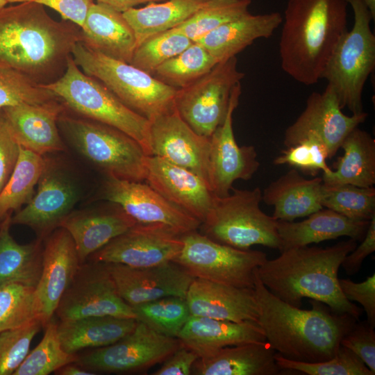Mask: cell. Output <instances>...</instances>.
Here are the masks:
<instances>
[{
  "label": "cell",
  "mask_w": 375,
  "mask_h": 375,
  "mask_svg": "<svg viewBox=\"0 0 375 375\" xmlns=\"http://www.w3.org/2000/svg\"><path fill=\"white\" fill-rule=\"evenodd\" d=\"M81 30L71 22H58L35 1L0 10V66L17 70L40 84L64 72Z\"/></svg>",
  "instance_id": "obj_1"
},
{
  "label": "cell",
  "mask_w": 375,
  "mask_h": 375,
  "mask_svg": "<svg viewBox=\"0 0 375 375\" xmlns=\"http://www.w3.org/2000/svg\"><path fill=\"white\" fill-rule=\"evenodd\" d=\"M254 272V293L258 306V324L266 340L282 356L301 362H317L333 358L342 338L358 320L333 312L320 301L311 300L310 310L294 307L274 296Z\"/></svg>",
  "instance_id": "obj_2"
},
{
  "label": "cell",
  "mask_w": 375,
  "mask_h": 375,
  "mask_svg": "<svg viewBox=\"0 0 375 375\" xmlns=\"http://www.w3.org/2000/svg\"><path fill=\"white\" fill-rule=\"evenodd\" d=\"M357 246L350 238L326 247H299L283 251L258 267L263 285L276 297L301 308L304 297L320 301L334 312L358 319L361 310L343 294L338 272L345 256Z\"/></svg>",
  "instance_id": "obj_3"
},
{
  "label": "cell",
  "mask_w": 375,
  "mask_h": 375,
  "mask_svg": "<svg viewBox=\"0 0 375 375\" xmlns=\"http://www.w3.org/2000/svg\"><path fill=\"white\" fill-rule=\"evenodd\" d=\"M346 0H288L279 42L281 68L310 85L321 79L334 48L347 29Z\"/></svg>",
  "instance_id": "obj_4"
},
{
  "label": "cell",
  "mask_w": 375,
  "mask_h": 375,
  "mask_svg": "<svg viewBox=\"0 0 375 375\" xmlns=\"http://www.w3.org/2000/svg\"><path fill=\"white\" fill-rule=\"evenodd\" d=\"M43 86L53 92L65 108L124 132L151 156L150 121L126 106L97 78L83 72L72 55L63 74Z\"/></svg>",
  "instance_id": "obj_5"
},
{
  "label": "cell",
  "mask_w": 375,
  "mask_h": 375,
  "mask_svg": "<svg viewBox=\"0 0 375 375\" xmlns=\"http://www.w3.org/2000/svg\"><path fill=\"white\" fill-rule=\"evenodd\" d=\"M76 64L103 83L122 103L149 121L174 107L177 89L133 65L106 56L82 42L72 51Z\"/></svg>",
  "instance_id": "obj_6"
},
{
  "label": "cell",
  "mask_w": 375,
  "mask_h": 375,
  "mask_svg": "<svg viewBox=\"0 0 375 375\" xmlns=\"http://www.w3.org/2000/svg\"><path fill=\"white\" fill-rule=\"evenodd\" d=\"M353 12V24L334 48L322 74L337 94L342 109L363 112L362 92L375 67L374 20L363 0H346Z\"/></svg>",
  "instance_id": "obj_7"
},
{
  "label": "cell",
  "mask_w": 375,
  "mask_h": 375,
  "mask_svg": "<svg viewBox=\"0 0 375 375\" xmlns=\"http://www.w3.org/2000/svg\"><path fill=\"white\" fill-rule=\"evenodd\" d=\"M58 124L76 150L107 176L144 181L147 153L124 132L83 117L60 114Z\"/></svg>",
  "instance_id": "obj_8"
},
{
  "label": "cell",
  "mask_w": 375,
  "mask_h": 375,
  "mask_svg": "<svg viewBox=\"0 0 375 375\" xmlns=\"http://www.w3.org/2000/svg\"><path fill=\"white\" fill-rule=\"evenodd\" d=\"M233 193L215 196L212 206L201 223V233L210 239L239 249L262 245L279 249L277 220L260 208L262 192L232 188Z\"/></svg>",
  "instance_id": "obj_9"
},
{
  "label": "cell",
  "mask_w": 375,
  "mask_h": 375,
  "mask_svg": "<svg viewBox=\"0 0 375 375\" xmlns=\"http://www.w3.org/2000/svg\"><path fill=\"white\" fill-rule=\"evenodd\" d=\"M181 238L183 248L174 262L193 278L253 288L255 270L267 260L262 251L220 244L197 231Z\"/></svg>",
  "instance_id": "obj_10"
},
{
  "label": "cell",
  "mask_w": 375,
  "mask_h": 375,
  "mask_svg": "<svg viewBox=\"0 0 375 375\" xmlns=\"http://www.w3.org/2000/svg\"><path fill=\"white\" fill-rule=\"evenodd\" d=\"M237 62L236 56L219 61L188 86L177 89L174 107L197 134L210 138L224 121L232 91L244 76Z\"/></svg>",
  "instance_id": "obj_11"
},
{
  "label": "cell",
  "mask_w": 375,
  "mask_h": 375,
  "mask_svg": "<svg viewBox=\"0 0 375 375\" xmlns=\"http://www.w3.org/2000/svg\"><path fill=\"white\" fill-rule=\"evenodd\" d=\"M181 344L177 338L160 334L137 320L129 334L110 345L77 356L75 362L94 373L140 372L165 361Z\"/></svg>",
  "instance_id": "obj_12"
},
{
  "label": "cell",
  "mask_w": 375,
  "mask_h": 375,
  "mask_svg": "<svg viewBox=\"0 0 375 375\" xmlns=\"http://www.w3.org/2000/svg\"><path fill=\"white\" fill-rule=\"evenodd\" d=\"M55 314L60 320L93 316L135 319L132 307L119 295L106 263L94 260L80 264Z\"/></svg>",
  "instance_id": "obj_13"
},
{
  "label": "cell",
  "mask_w": 375,
  "mask_h": 375,
  "mask_svg": "<svg viewBox=\"0 0 375 375\" xmlns=\"http://www.w3.org/2000/svg\"><path fill=\"white\" fill-rule=\"evenodd\" d=\"M102 195L103 199L119 206L135 225H159L182 235L197 231L201 224L143 181L107 176Z\"/></svg>",
  "instance_id": "obj_14"
},
{
  "label": "cell",
  "mask_w": 375,
  "mask_h": 375,
  "mask_svg": "<svg viewBox=\"0 0 375 375\" xmlns=\"http://www.w3.org/2000/svg\"><path fill=\"white\" fill-rule=\"evenodd\" d=\"M367 116L364 111L350 116L344 114L336 93L327 85L322 93L314 92L309 95L304 110L285 130L283 144L290 147L312 137L325 145L331 159L345 138Z\"/></svg>",
  "instance_id": "obj_15"
},
{
  "label": "cell",
  "mask_w": 375,
  "mask_h": 375,
  "mask_svg": "<svg viewBox=\"0 0 375 375\" xmlns=\"http://www.w3.org/2000/svg\"><path fill=\"white\" fill-rule=\"evenodd\" d=\"M183 241L159 225H135L92 254L91 260L143 268L174 261Z\"/></svg>",
  "instance_id": "obj_16"
},
{
  "label": "cell",
  "mask_w": 375,
  "mask_h": 375,
  "mask_svg": "<svg viewBox=\"0 0 375 375\" xmlns=\"http://www.w3.org/2000/svg\"><path fill=\"white\" fill-rule=\"evenodd\" d=\"M240 94V83L232 91L224 121L210 137V183L212 192L219 197L228 195L236 180L251 178L260 166L255 147H240L234 136L233 114Z\"/></svg>",
  "instance_id": "obj_17"
},
{
  "label": "cell",
  "mask_w": 375,
  "mask_h": 375,
  "mask_svg": "<svg viewBox=\"0 0 375 375\" xmlns=\"http://www.w3.org/2000/svg\"><path fill=\"white\" fill-rule=\"evenodd\" d=\"M150 144L152 156L190 170L210 188V138L195 133L175 108L150 121Z\"/></svg>",
  "instance_id": "obj_18"
},
{
  "label": "cell",
  "mask_w": 375,
  "mask_h": 375,
  "mask_svg": "<svg viewBox=\"0 0 375 375\" xmlns=\"http://www.w3.org/2000/svg\"><path fill=\"white\" fill-rule=\"evenodd\" d=\"M78 195L72 179L47 161L36 193L24 208L11 217V224L28 226L41 238L48 235L72 212Z\"/></svg>",
  "instance_id": "obj_19"
},
{
  "label": "cell",
  "mask_w": 375,
  "mask_h": 375,
  "mask_svg": "<svg viewBox=\"0 0 375 375\" xmlns=\"http://www.w3.org/2000/svg\"><path fill=\"white\" fill-rule=\"evenodd\" d=\"M106 265L119 295L131 306L168 297L185 299L194 278L174 261L143 268Z\"/></svg>",
  "instance_id": "obj_20"
},
{
  "label": "cell",
  "mask_w": 375,
  "mask_h": 375,
  "mask_svg": "<svg viewBox=\"0 0 375 375\" xmlns=\"http://www.w3.org/2000/svg\"><path fill=\"white\" fill-rule=\"evenodd\" d=\"M80 264L71 235L64 228L58 227L43 247L42 272L35 291L42 327L53 318Z\"/></svg>",
  "instance_id": "obj_21"
},
{
  "label": "cell",
  "mask_w": 375,
  "mask_h": 375,
  "mask_svg": "<svg viewBox=\"0 0 375 375\" xmlns=\"http://www.w3.org/2000/svg\"><path fill=\"white\" fill-rule=\"evenodd\" d=\"M146 183L168 201L202 223L215 194L208 185L190 170L160 157L147 156Z\"/></svg>",
  "instance_id": "obj_22"
},
{
  "label": "cell",
  "mask_w": 375,
  "mask_h": 375,
  "mask_svg": "<svg viewBox=\"0 0 375 375\" xmlns=\"http://www.w3.org/2000/svg\"><path fill=\"white\" fill-rule=\"evenodd\" d=\"M185 300L191 315L235 322H258L259 309L253 288L194 278Z\"/></svg>",
  "instance_id": "obj_23"
},
{
  "label": "cell",
  "mask_w": 375,
  "mask_h": 375,
  "mask_svg": "<svg viewBox=\"0 0 375 375\" xmlns=\"http://www.w3.org/2000/svg\"><path fill=\"white\" fill-rule=\"evenodd\" d=\"M65 106L60 100L44 103H22L2 109L17 144L35 153L64 150L58 120Z\"/></svg>",
  "instance_id": "obj_24"
},
{
  "label": "cell",
  "mask_w": 375,
  "mask_h": 375,
  "mask_svg": "<svg viewBox=\"0 0 375 375\" xmlns=\"http://www.w3.org/2000/svg\"><path fill=\"white\" fill-rule=\"evenodd\" d=\"M114 204V203H113ZM136 224L119 206L71 212L60 222L74 240L81 264Z\"/></svg>",
  "instance_id": "obj_25"
},
{
  "label": "cell",
  "mask_w": 375,
  "mask_h": 375,
  "mask_svg": "<svg viewBox=\"0 0 375 375\" xmlns=\"http://www.w3.org/2000/svg\"><path fill=\"white\" fill-rule=\"evenodd\" d=\"M177 338L200 358L211 356L226 347L266 341L258 322H235L194 315H190Z\"/></svg>",
  "instance_id": "obj_26"
},
{
  "label": "cell",
  "mask_w": 375,
  "mask_h": 375,
  "mask_svg": "<svg viewBox=\"0 0 375 375\" xmlns=\"http://www.w3.org/2000/svg\"><path fill=\"white\" fill-rule=\"evenodd\" d=\"M369 222L350 219L326 208L310 214L301 222L277 220L281 242L278 250L282 252L342 236H347L356 241L362 240Z\"/></svg>",
  "instance_id": "obj_27"
},
{
  "label": "cell",
  "mask_w": 375,
  "mask_h": 375,
  "mask_svg": "<svg viewBox=\"0 0 375 375\" xmlns=\"http://www.w3.org/2000/svg\"><path fill=\"white\" fill-rule=\"evenodd\" d=\"M81 30V42L88 48L130 63L137 40L122 12L103 3H94Z\"/></svg>",
  "instance_id": "obj_28"
},
{
  "label": "cell",
  "mask_w": 375,
  "mask_h": 375,
  "mask_svg": "<svg viewBox=\"0 0 375 375\" xmlns=\"http://www.w3.org/2000/svg\"><path fill=\"white\" fill-rule=\"evenodd\" d=\"M322 187V177L306 178L293 168L264 189L262 200L274 207L275 219L292 222L323 208Z\"/></svg>",
  "instance_id": "obj_29"
},
{
  "label": "cell",
  "mask_w": 375,
  "mask_h": 375,
  "mask_svg": "<svg viewBox=\"0 0 375 375\" xmlns=\"http://www.w3.org/2000/svg\"><path fill=\"white\" fill-rule=\"evenodd\" d=\"M276 351L269 342H253L221 349L193 365L197 375H276L281 369L275 360Z\"/></svg>",
  "instance_id": "obj_30"
},
{
  "label": "cell",
  "mask_w": 375,
  "mask_h": 375,
  "mask_svg": "<svg viewBox=\"0 0 375 375\" xmlns=\"http://www.w3.org/2000/svg\"><path fill=\"white\" fill-rule=\"evenodd\" d=\"M282 22L283 17L278 12L258 15L248 12L195 42L219 62L236 56L257 39L269 38Z\"/></svg>",
  "instance_id": "obj_31"
},
{
  "label": "cell",
  "mask_w": 375,
  "mask_h": 375,
  "mask_svg": "<svg viewBox=\"0 0 375 375\" xmlns=\"http://www.w3.org/2000/svg\"><path fill=\"white\" fill-rule=\"evenodd\" d=\"M136 324L134 318L93 316L60 320L57 330L63 350L76 354L85 349L110 345L132 332Z\"/></svg>",
  "instance_id": "obj_32"
},
{
  "label": "cell",
  "mask_w": 375,
  "mask_h": 375,
  "mask_svg": "<svg viewBox=\"0 0 375 375\" xmlns=\"http://www.w3.org/2000/svg\"><path fill=\"white\" fill-rule=\"evenodd\" d=\"M343 155L334 164L335 170L322 174L326 185L350 184L362 188L375 183V140L358 127L345 138Z\"/></svg>",
  "instance_id": "obj_33"
},
{
  "label": "cell",
  "mask_w": 375,
  "mask_h": 375,
  "mask_svg": "<svg viewBox=\"0 0 375 375\" xmlns=\"http://www.w3.org/2000/svg\"><path fill=\"white\" fill-rule=\"evenodd\" d=\"M10 215L0 223V285L17 282L36 287L42 268L41 242L17 243L10 235Z\"/></svg>",
  "instance_id": "obj_34"
},
{
  "label": "cell",
  "mask_w": 375,
  "mask_h": 375,
  "mask_svg": "<svg viewBox=\"0 0 375 375\" xmlns=\"http://www.w3.org/2000/svg\"><path fill=\"white\" fill-rule=\"evenodd\" d=\"M206 1L165 0L163 3H149L140 8H132L122 13L133 29L138 46L147 38L183 23Z\"/></svg>",
  "instance_id": "obj_35"
},
{
  "label": "cell",
  "mask_w": 375,
  "mask_h": 375,
  "mask_svg": "<svg viewBox=\"0 0 375 375\" xmlns=\"http://www.w3.org/2000/svg\"><path fill=\"white\" fill-rule=\"evenodd\" d=\"M47 163L42 156L19 146L15 166L0 192V223L31 200Z\"/></svg>",
  "instance_id": "obj_36"
},
{
  "label": "cell",
  "mask_w": 375,
  "mask_h": 375,
  "mask_svg": "<svg viewBox=\"0 0 375 375\" xmlns=\"http://www.w3.org/2000/svg\"><path fill=\"white\" fill-rule=\"evenodd\" d=\"M219 62L203 47L193 42L154 72L158 79L176 89L183 88L210 71Z\"/></svg>",
  "instance_id": "obj_37"
},
{
  "label": "cell",
  "mask_w": 375,
  "mask_h": 375,
  "mask_svg": "<svg viewBox=\"0 0 375 375\" xmlns=\"http://www.w3.org/2000/svg\"><path fill=\"white\" fill-rule=\"evenodd\" d=\"M251 0H206L187 20L174 29L195 42L218 26L249 12Z\"/></svg>",
  "instance_id": "obj_38"
},
{
  "label": "cell",
  "mask_w": 375,
  "mask_h": 375,
  "mask_svg": "<svg viewBox=\"0 0 375 375\" xmlns=\"http://www.w3.org/2000/svg\"><path fill=\"white\" fill-rule=\"evenodd\" d=\"M135 319L164 335L177 338L191 314L185 299L168 297L131 306Z\"/></svg>",
  "instance_id": "obj_39"
},
{
  "label": "cell",
  "mask_w": 375,
  "mask_h": 375,
  "mask_svg": "<svg viewBox=\"0 0 375 375\" xmlns=\"http://www.w3.org/2000/svg\"><path fill=\"white\" fill-rule=\"evenodd\" d=\"M321 203L348 218L370 221L375 216V188L323 183Z\"/></svg>",
  "instance_id": "obj_40"
},
{
  "label": "cell",
  "mask_w": 375,
  "mask_h": 375,
  "mask_svg": "<svg viewBox=\"0 0 375 375\" xmlns=\"http://www.w3.org/2000/svg\"><path fill=\"white\" fill-rule=\"evenodd\" d=\"M35 287L17 282L0 285V332L40 319Z\"/></svg>",
  "instance_id": "obj_41"
},
{
  "label": "cell",
  "mask_w": 375,
  "mask_h": 375,
  "mask_svg": "<svg viewBox=\"0 0 375 375\" xmlns=\"http://www.w3.org/2000/svg\"><path fill=\"white\" fill-rule=\"evenodd\" d=\"M53 318L44 326V336L38 346L29 352L12 375H47L61 367L75 362L76 354L63 350Z\"/></svg>",
  "instance_id": "obj_42"
},
{
  "label": "cell",
  "mask_w": 375,
  "mask_h": 375,
  "mask_svg": "<svg viewBox=\"0 0 375 375\" xmlns=\"http://www.w3.org/2000/svg\"><path fill=\"white\" fill-rule=\"evenodd\" d=\"M193 42L174 28L153 34L136 47L130 64L153 74L160 65L182 52Z\"/></svg>",
  "instance_id": "obj_43"
},
{
  "label": "cell",
  "mask_w": 375,
  "mask_h": 375,
  "mask_svg": "<svg viewBox=\"0 0 375 375\" xmlns=\"http://www.w3.org/2000/svg\"><path fill=\"white\" fill-rule=\"evenodd\" d=\"M60 100L23 73L0 66V110L22 103L44 104Z\"/></svg>",
  "instance_id": "obj_44"
},
{
  "label": "cell",
  "mask_w": 375,
  "mask_h": 375,
  "mask_svg": "<svg viewBox=\"0 0 375 375\" xmlns=\"http://www.w3.org/2000/svg\"><path fill=\"white\" fill-rule=\"evenodd\" d=\"M281 369H290L308 375H374L363 361L350 349L340 344L335 355L325 361L306 362L275 356Z\"/></svg>",
  "instance_id": "obj_45"
},
{
  "label": "cell",
  "mask_w": 375,
  "mask_h": 375,
  "mask_svg": "<svg viewBox=\"0 0 375 375\" xmlns=\"http://www.w3.org/2000/svg\"><path fill=\"white\" fill-rule=\"evenodd\" d=\"M328 158L325 145L318 139L310 137L282 150L274 159L273 164L287 165L304 174L317 176L319 172L323 174L332 172L326 163Z\"/></svg>",
  "instance_id": "obj_46"
},
{
  "label": "cell",
  "mask_w": 375,
  "mask_h": 375,
  "mask_svg": "<svg viewBox=\"0 0 375 375\" xmlns=\"http://www.w3.org/2000/svg\"><path fill=\"white\" fill-rule=\"evenodd\" d=\"M42 326L40 319L0 332V375H12L30 351L31 343Z\"/></svg>",
  "instance_id": "obj_47"
},
{
  "label": "cell",
  "mask_w": 375,
  "mask_h": 375,
  "mask_svg": "<svg viewBox=\"0 0 375 375\" xmlns=\"http://www.w3.org/2000/svg\"><path fill=\"white\" fill-rule=\"evenodd\" d=\"M340 344L353 352L375 374V331L367 322L355 323Z\"/></svg>",
  "instance_id": "obj_48"
},
{
  "label": "cell",
  "mask_w": 375,
  "mask_h": 375,
  "mask_svg": "<svg viewBox=\"0 0 375 375\" xmlns=\"http://www.w3.org/2000/svg\"><path fill=\"white\" fill-rule=\"evenodd\" d=\"M340 289L349 301L361 304L367 314V323L375 327V274L364 281L356 283L349 278H339Z\"/></svg>",
  "instance_id": "obj_49"
},
{
  "label": "cell",
  "mask_w": 375,
  "mask_h": 375,
  "mask_svg": "<svg viewBox=\"0 0 375 375\" xmlns=\"http://www.w3.org/2000/svg\"><path fill=\"white\" fill-rule=\"evenodd\" d=\"M19 145L14 138L0 110V192L7 183L15 166Z\"/></svg>",
  "instance_id": "obj_50"
},
{
  "label": "cell",
  "mask_w": 375,
  "mask_h": 375,
  "mask_svg": "<svg viewBox=\"0 0 375 375\" xmlns=\"http://www.w3.org/2000/svg\"><path fill=\"white\" fill-rule=\"evenodd\" d=\"M57 11L64 20L81 28L94 0H33Z\"/></svg>",
  "instance_id": "obj_51"
},
{
  "label": "cell",
  "mask_w": 375,
  "mask_h": 375,
  "mask_svg": "<svg viewBox=\"0 0 375 375\" xmlns=\"http://www.w3.org/2000/svg\"><path fill=\"white\" fill-rule=\"evenodd\" d=\"M359 246L349 253L341 266L348 275L356 274L361 268L364 260L375 251V216L369 224L364 238Z\"/></svg>",
  "instance_id": "obj_52"
},
{
  "label": "cell",
  "mask_w": 375,
  "mask_h": 375,
  "mask_svg": "<svg viewBox=\"0 0 375 375\" xmlns=\"http://www.w3.org/2000/svg\"><path fill=\"white\" fill-rule=\"evenodd\" d=\"M198 355L183 344L156 370L154 375H190Z\"/></svg>",
  "instance_id": "obj_53"
},
{
  "label": "cell",
  "mask_w": 375,
  "mask_h": 375,
  "mask_svg": "<svg viewBox=\"0 0 375 375\" xmlns=\"http://www.w3.org/2000/svg\"><path fill=\"white\" fill-rule=\"evenodd\" d=\"M97 2L105 3L112 8L119 11L124 12L134 6L144 3L161 1L165 0H96Z\"/></svg>",
  "instance_id": "obj_54"
},
{
  "label": "cell",
  "mask_w": 375,
  "mask_h": 375,
  "mask_svg": "<svg viewBox=\"0 0 375 375\" xmlns=\"http://www.w3.org/2000/svg\"><path fill=\"white\" fill-rule=\"evenodd\" d=\"M58 375H94L96 373L89 371L76 362L68 363L55 372Z\"/></svg>",
  "instance_id": "obj_55"
},
{
  "label": "cell",
  "mask_w": 375,
  "mask_h": 375,
  "mask_svg": "<svg viewBox=\"0 0 375 375\" xmlns=\"http://www.w3.org/2000/svg\"><path fill=\"white\" fill-rule=\"evenodd\" d=\"M368 8L369 9L372 15L375 19V0H363Z\"/></svg>",
  "instance_id": "obj_56"
},
{
  "label": "cell",
  "mask_w": 375,
  "mask_h": 375,
  "mask_svg": "<svg viewBox=\"0 0 375 375\" xmlns=\"http://www.w3.org/2000/svg\"><path fill=\"white\" fill-rule=\"evenodd\" d=\"M8 3H24V2H28V1H33V0H7Z\"/></svg>",
  "instance_id": "obj_57"
},
{
  "label": "cell",
  "mask_w": 375,
  "mask_h": 375,
  "mask_svg": "<svg viewBox=\"0 0 375 375\" xmlns=\"http://www.w3.org/2000/svg\"><path fill=\"white\" fill-rule=\"evenodd\" d=\"M7 3H8L7 0H0V10L4 8Z\"/></svg>",
  "instance_id": "obj_58"
}]
</instances>
